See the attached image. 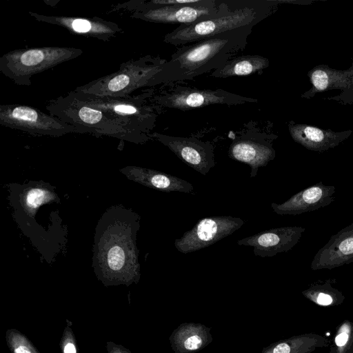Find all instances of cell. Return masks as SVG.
<instances>
[{
  "instance_id": "cell-1",
  "label": "cell",
  "mask_w": 353,
  "mask_h": 353,
  "mask_svg": "<svg viewBox=\"0 0 353 353\" xmlns=\"http://www.w3.org/2000/svg\"><path fill=\"white\" fill-rule=\"evenodd\" d=\"M252 26L228 31L183 46L166 61L152 81V86L192 80L215 70L245 49Z\"/></svg>"
},
{
  "instance_id": "cell-2",
  "label": "cell",
  "mask_w": 353,
  "mask_h": 353,
  "mask_svg": "<svg viewBox=\"0 0 353 353\" xmlns=\"http://www.w3.org/2000/svg\"><path fill=\"white\" fill-rule=\"evenodd\" d=\"M276 0H221L216 15L190 25H180L165 35L163 41L185 46L236 28L252 26L269 17Z\"/></svg>"
},
{
  "instance_id": "cell-3",
  "label": "cell",
  "mask_w": 353,
  "mask_h": 353,
  "mask_svg": "<svg viewBox=\"0 0 353 353\" xmlns=\"http://www.w3.org/2000/svg\"><path fill=\"white\" fill-rule=\"evenodd\" d=\"M74 96L88 105L101 110L111 120L128 131L143 143L150 139L157 114L154 106L146 101L150 91L139 95L123 97L96 96L75 90Z\"/></svg>"
},
{
  "instance_id": "cell-4",
  "label": "cell",
  "mask_w": 353,
  "mask_h": 353,
  "mask_svg": "<svg viewBox=\"0 0 353 353\" xmlns=\"http://www.w3.org/2000/svg\"><path fill=\"white\" fill-rule=\"evenodd\" d=\"M166 61L159 57L146 55L128 61L109 75L77 88V92L96 96L123 97L136 90L152 87V81Z\"/></svg>"
},
{
  "instance_id": "cell-5",
  "label": "cell",
  "mask_w": 353,
  "mask_h": 353,
  "mask_svg": "<svg viewBox=\"0 0 353 353\" xmlns=\"http://www.w3.org/2000/svg\"><path fill=\"white\" fill-rule=\"evenodd\" d=\"M83 53L81 49L42 47L15 50L0 58V72L20 85L31 84L35 74L73 59Z\"/></svg>"
},
{
  "instance_id": "cell-6",
  "label": "cell",
  "mask_w": 353,
  "mask_h": 353,
  "mask_svg": "<svg viewBox=\"0 0 353 353\" xmlns=\"http://www.w3.org/2000/svg\"><path fill=\"white\" fill-rule=\"evenodd\" d=\"M151 101L157 105L185 111L212 105H236L256 103L257 99L221 88L200 89L177 85L154 96Z\"/></svg>"
},
{
  "instance_id": "cell-7",
  "label": "cell",
  "mask_w": 353,
  "mask_h": 353,
  "mask_svg": "<svg viewBox=\"0 0 353 353\" xmlns=\"http://www.w3.org/2000/svg\"><path fill=\"white\" fill-rule=\"evenodd\" d=\"M0 124L32 134L59 137L76 129L58 118L24 105L0 106Z\"/></svg>"
},
{
  "instance_id": "cell-8",
  "label": "cell",
  "mask_w": 353,
  "mask_h": 353,
  "mask_svg": "<svg viewBox=\"0 0 353 353\" xmlns=\"http://www.w3.org/2000/svg\"><path fill=\"white\" fill-rule=\"evenodd\" d=\"M244 223L241 218L231 216L205 217L175 239L174 245L183 254L198 251L230 236Z\"/></svg>"
},
{
  "instance_id": "cell-9",
  "label": "cell",
  "mask_w": 353,
  "mask_h": 353,
  "mask_svg": "<svg viewBox=\"0 0 353 353\" xmlns=\"http://www.w3.org/2000/svg\"><path fill=\"white\" fill-rule=\"evenodd\" d=\"M221 8V0H201L192 5L168 6L135 10L132 17L153 23L190 25L216 15Z\"/></svg>"
},
{
  "instance_id": "cell-10",
  "label": "cell",
  "mask_w": 353,
  "mask_h": 353,
  "mask_svg": "<svg viewBox=\"0 0 353 353\" xmlns=\"http://www.w3.org/2000/svg\"><path fill=\"white\" fill-rule=\"evenodd\" d=\"M273 139L264 133L248 131L233 139L228 156L248 165L251 169L250 176L255 177L260 168L266 166L275 158Z\"/></svg>"
},
{
  "instance_id": "cell-11",
  "label": "cell",
  "mask_w": 353,
  "mask_h": 353,
  "mask_svg": "<svg viewBox=\"0 0 353 353\" xmlns=\"http://www.w3.org/2000/svg\"><path fill=\"white\" fill-rule=\"evenodd\" d=\"M150 137L165 145L184 163L203 175H207L215 165L214 147L210 142L158 132L151 133Z\"/></svg>"
},
{
  "instance_id": "cell-12",
  "label": "cell",
  "mask_w": 353,
  "mask_h": 353,
  "mask_svg": "<svg viewBox=\"0 0 353 353\" xmlns=\"http://www.w3.org/2000/svg\"><path fill=\"white\" fill-rule=\"evenodd\" d=\"M305 228L288 226L270 228L237 241L239 245L253 248L255 256L272 257L279 253L287 252L299 241Z\"/></svg>"
},
{
  "instance_id": "cell-13",
  "label": "cell",
  "mask_w": 353,
  "mask_h": 353,
  "mask_svg": "<svg viewBox=\"0 0 353 353\" xmlns=\"http://www.w3.org/2000/svg\"><path fill=\"white\" fill-rule=\"evenodd\" d=\"M353 262V223L333 234L314 255L313 270L339 268Z\"/></svg>"
},
{
  "instance_id": "cell-14",
  "label": "cell",
  "mask_w": 353,
  "mask_h": 353,
  "mask_svg": "<svg viewBox=\"0 0 353 353\" xmlns=\"http://www.w3.org/2000/svg\"><path fill=\"white\" fill-rule=\"evenodd\" d=\"M335 191L334 186L320 182L300 191L282 203H271V207L279 215H297L330 205L334 200Z\"/></svg>"
},
{
  "instance_id": "cell-15",
  "label": "cell",
  "mask_w": 353,
  "mask_h": 353,
  "mask_svg": "<svg viewBox=\"0 0 353 353\" xmlns=\"http://www.w3.org/2000/svg\"><path fill=\"white\" fill-rule=\"evenodd\" d=\"M30 14L39 21L61 26L72 33L103 40L111 39L123 32L116 23L104 21L99 17L92 19L70 17L46 16L34 12Z\"/></svg>"
},
{
  "instance_id": "cell-16",
  "label": "cell",
  "mask_w": 353,
  "mask_h": 353,
  "mask_svg": "<svg viewBox=\"0 0 353 353\" xmlns=\"http://www.w3.org/2000/svg\"><path fill=\"white\" fill-rule=\"evenodd\" d=\"M211 328L198 323H183L175 328L170 338L174 353H195L212 341Z\"/></svg>"
},
{
  "instance_id": "cell-17",
  "label": "cell",
  "mask_w": 353,
  "mask_h": 353,
  "mask_svg": "<svg viewBox=\"0 0 353 353\" xmlns=\"http://www.w3.org/2000/svg\"><path fill=\"white\" fill-rule=\"evenodd\" d=\"M293 139L307 148L315 151H324L339 144L345 137L341 134L327 132L315 127L303 125L289 126Z\"/></svg>"
},
{
  "instance_id": "cell-18",
  "label": "cell",
  "mask_w": 353,
  "mask_h": 353,
  "mask_svg": "<svg viewBox=\"0 0 353 353\" xmlns=\"http://www.w3.org/2000/svg\"><path fill=\"white\" fill-rule=\"evenodd\" d=\"M132 171L134 180L160 191L190 193L194 189L192 183L170 174L141 168Z\"/></svg>"
},
{
  "instance_id": "cell-19",
  "label": "cell",
  "mask_w": 353,
  "mask_h": 353,
  "mask_svg": "<svg viewBox=\"0 0 353 353\" xmlns=\"http://www.w3.org/2000/svg\"><path fill=\"white\" fill-rule=\"evenodd\" d=\"M269 65V59L261 55H242L230 59L221 67L214 70L211 76L225 79L261 74Z\"/></svg>"
},
{
  "instance_id": "cell-20",
  "label": "cell",
  "mask_w": 353,
  "mask_h": 353,
  "mask_svg": "<svg viewBox=\"0 0 353 353\" xmlns=\"http://www.w3.org/2000/svg\"><path fill=\"white\" fill-rule=\"evenodd\" d=\"M328 343L325 336L307 333L271 343L261 353H312L318 348L327 347Z\"/></svg>"
},
{
  "instance_id": "cell-21",
  "label": "cell",
  "mask_w": 353,
  "mask_h": 353,
  "mask_svg": "<svg viewBox=\"0 0 353 353\" xmlns=\"http://www.w3.org/2000/svg\"><path fill=\"white\" fill-rule=\"evenodd\" d=\"M302 294L316 305L321 306H335L343 303L342 292L333 288L330 282L315 284L303 290Z\"/></svg>"
},
{
  "instance_id": "cell-22",
  "label": "cell",
  "mask_w": 353,
  "mask_h": 353,
  "mask_svg": "<svg viewBox=\"0 0 353 353\" xmlns=\"http://www.w3.org/2000/svg\"><path fill=\"white\" fill-rule=\"evenodd\" d=\"M353 349V323L343 321L337 327L330 353H351Z\"/></svg>"
},
{
  "instance_id": "cell-23",
  "label": "cell",
  "mask_w": 353,
  "mask_h": 353,
  "mask_svg": "<svg viewBox=\"0 0 353 353\" xmlns=\"http://www.w3.org/2000/svg\"><path fill=\"white\" fill-rule=\"evenodd\" d=\"M46 196V192L44 190L34 188L27 193L26 204L30 209L38 208L44 202Z\"/></svg>"
},
{
  "instance_id": "cell-24",
  "label": "cell",
  "mask_w": 353,
  "mask_h": 353,
  "mask_svg": "<svg viewBox=\"0 0 353 353\" xmlns=\"http://www.w3.org/2000/svg\"><path fill=\"white\" fill-rule=\"evenodd\" d=\"M328 76L327 73L321 70H317L313 72L311 79L312 84L317 90H325L328 84Z\"/></svg>"
},
{
  "instance_id": "cell-25",
  "label": "cell",
  "mask_w": 353,
  "mask_h": 353,
  "mask_svg": "<svg viewBox=\"0 0 353 353\" xmlns=\"http://www.w3.org/2000/svg\"><path fill=\"white\" fill-rule=\"evenodd\" d=\"M64 353H76V349L72 343H68L64 348Z\"/></svg>"
},
{
  "instance_id": "cell-26",
  "label": "cell",
  "mask_w": 353,
  "mask_h": 353,
  "mask_svg": "<svg viewBox=\"0 0 353 353\" xmlns=\"http://www.w3.org/2000/svg\"><path fill=\"white\" fill-rule=\"evenodd\" d=\"M15 353H30L25 347L20 346L15 349Z\"/></svg>"
},
{
  "instance_id": "cell-27",
  "label": "cell",
  "mask_w": 353,
  "mask_h": 353,
  "mask_svg": "<svg viewBox=\"0 0 353 353\" xmlns=\"http://www.w3.org/2000/svg\"><path fill=\"white\" fill-rule=\"evenodd\" d=\"M351 353H353V349H352V350Z\"/></svg>"
}]
</instances>
